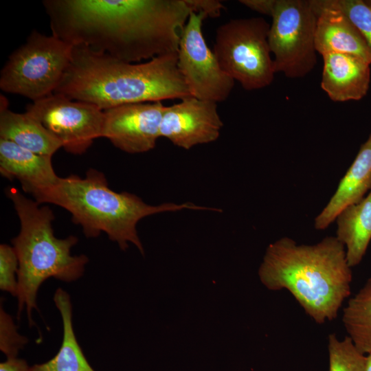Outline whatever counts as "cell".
<instances>
[{"instance_id": "obj_1", "label": "cell", "mask_w": 371, "mask_h": 371, "mask_svg": "<svg viewBox=\"0 0 371 371\" xmlns=\"http://www.w3.org/2000/svg\"><path fill=\"white\" fill-rule=\"evenodd\" d=\"M52 34L128 63L177 54L184 0H45Z\"/></svg>"}, {"instance_id": "obj_2", "label": "cell", "mask_w": 371, "mask_h": 371, "mask_svg": "<svg viewBox=\"0 0 371 371\" xmlns=\"http://www.w3.org/2000/svg\"><path fill=\"white\" fill-rule=\"evenodd\" d=\"M54 93L102 111L190 95L178 69L177 53L128 63L82 45H74L69 65Z\"/></svg>"}, {"instance_id": "obj_3", "label": "cell", "mask_w": 371, "mask_h": 371, "mask_svg": "<svg viewBox=\"0 0 371 371\" xmlns=\"http://www.w3.org/2000/svg\"><path fill=\"white\" fill-rule=\"evenodd\" d=\"M351 269L336 236L314 245L282 237L267 247L258 275L269 290H287L312 319L322 324L337 317L350 295Z\"/></svg>"}, {"instance_id": "obj_4", "label": "cell", "mask_w": 371, "mask_h": 371, "mask_svg": "<svg viewBox=\"0 0 371 371\" xmlns=\"http://www.w3.org/2000/svg\"><path fill=\"white\" fill-rule=\"evenodd\" d=\"M32 196L40 204H54L70 212L73 222L82 227L87 237H97L102 232L122 250L125 251L130 242L142 255L144 248L137 225L144 217L186 209L218 211V208L199 206L191 202L148 205L135 194L113 191L104 174L94 169H89L84 178L76 175L59 177L54 185Z\"/></svg>"}, {"instance_id": "obj_5", "label": "cell", "mask_w": 371, "mask_h": 371, "mask_svg": "<svg viewBox=\"0 0 371 371\" xmlns=\"http://www.w3.org/2000/svg\"><path fill=\"white\" fill-rule=\"evenodd\" d=\"M20 221L19 234L12 240L19 260L18 311L20 319L25 310L30 326L34 324L32 312L38 311L36 298L41 284L48 278L71 282L84 273L89 259L85 255L72 256L77 237L55 236L52 227L54 215L47 206L25 196L16 188L7 190Z\"/></svg>"}, {"instance_id": "obj_6", "label": "cell", "mask_w": 371, "mask_h": 371, "mask_svg": "<svg viewBox=\"0 0 371 371\" xmlns=\"http://www.w3.org/2000/svg\"><path fill=\"white\" fill-rule=\"evenodd\" d=\"M74 45L33 30L0 72L2 91L38 100L53 94L69 65Z\"/></svg>"}, {"instance_id": "obj_7", "label": "cell", "mask_w": 371, "mask_h": 371, "mask_svg": "<svg viewBox=\"0 0 371 371\" xmlns=\"http://www.w3.org/2000/svg\"><path fill=\"white\" fill-rule=\"evenodd\" d=\"M269 27L264 18L250 17L231 19L216 30L213 52L221 69L247 91L273 81Z\"/></svg>"}, {"instance_id": "obj_8", "label": "cell", "mask_w": 371, "mask_h": 371, "mask_svg": "<svg viewBox=\"0 0 371 371\" xmlns=\"http://www.w3.org/2000/svg\"><path fill=\"white\" fill-rule=\"evenodd\" d=\"M268 42L275 72L289 78L308 75L317 63V15L311 0H276Z\"/></svg>"}, {"instance_id": "obj_9", "label": "cell", "mask_w": 371, "mask_h": 371, "mask_svg": "<svg viewBox=\"0 0 371 371\" xmlns=\"http://www.w3.org/2000/svg\"><path fill=\"white\" fill-rule=\"evenodd\" d=\"M203 14L191 12L182 32L177 52V67L190 95L216 103L229 96L235 80L221 67L204 38Z\"/></svg>"}, {"instance_id": "obj_10", "label": "cell", "mask_w": 371, "mask_h": 371, "mask_svg": "<svg viewBox=\"0 0 371 371\" xmlns=\"http://www.w3.org/2000/svg\"><path fill=\"white\" fill-rule=\"evenodd\" d=\"M26 111L59 139L67 153H85L94 139L102 137L104 111L92 104L53 93L28 104Z\"/></svg>"}, {"instance_id": "obj_11", "label": "cell", "mask_w": 371, "mask_h": 371, "mask_svg": "<svg viewBox=\"0 0 371 371\" xmlns=\"http://www.w3.org/2000/svg\"><path fill=\"white\" fill-rule=\"evenodd\" d=\"M166 107L158 101L126 104L106 109L102 137L128 153L148 152L155 147L160 137Z\"/></svg>"}, {"instance_id": "obj_12", "label": "cell", "mask_w": 371, "mask_h": 371, "mask_svg": "<svg viewBox=\"0 0 371 371\" xmlns=\"http://www.w3.org/2000/svg\"><path fill=\"white\" fill-rule=\"evenodd\" d=\"M223 126L217 103L190 95L178 103L166 106L160 137L168 139L177 147L189 150L216 141Z\"/></svg>"}, {"instance_id": "obj_13", "label": "cell", "mask_w": 371, "mask_h": 371, "mask_svg": "<svg viewBox=\"0 0 371 371\" xmlns=\"http://www.w3.org/2000/svg\"><path fill=\"white\" fill-rule=\"evenodd\" d=\"M311 1L317 15L315 39L317 52L322 56L329 53L352 54L371 65V52L348 17L324 0Z\"/></svg>"}, {"instance_id": "obj_14", "label": "cell", "mask_w": 371, "mask_h": 371, "mask_svg": "<svg viewBox=\"0 0 371 371\" xmlns=\"http://www.w3.org/2000/svg\"><path fill=\"white\" fill-rule=\"evenodd\" d=\"M321 87L333 102L359 100L368 93L370 64L361 57L339 53L322 55Z\"/></svg>"}, {"instance_id": "obj_15", "label": "cell", "mask_w": 371, "mask_h": 371, "mask_svg": "<svg viewBox=\"0 0 371 371\" xmlns=\"http://www.w3.org/2000/svg\"><path fill=\"white\" fill-rule=\"evenodd\" d=\"M52 158L0 138L1 175L10 180H18L23 191L32 195L58 181L59 177L54 170Z\"/></svg>"}, {"instance_id": "obj_16", "label": "cell", "mask_w": 371, "mask_h": 371, "mask_svg": "<svg viewBox=\"0 0 371 371\" xmlns=\"http://www.w3.org/2000/svg\"><path fill=\"white\" fill-rule=\"evenodd\" d=\"M371 190V133L340 180L328 203L315 217V228L326 229L346 207L362 200Z\"/></svg>"}, {"instance_id": "obj_17", "label": "cell", "mask_w": 371, "mask_h": 371, "mask_svg": "<svg viewBox=\"0 0 371 371\" xmlns=\"http://www.w3.org/2000/svg\"><path fill=\"white\" fill-rule=\"evenodd\" d=\"M0 138L11 141L34 153L51 157L62 142L34 116L25 111L19 113L8 109V102L1 95Z\"/></svg>"}, {"instance_id": "obj_18", "label": "cell", "mask_w": 371, "mask_h": 371, "mask_svg": "<svg viewBox=\"0 0 371 371\" xmlns=\"http://www.w3.org/2000/svg\"><path fill=\"white\" fill-rule=\"evenodd\" d=\"M337 238L344 245L348 265H358L371 240V190L359 202L337 216Z\"/></svg>"}, {"instance_id": "obj_19", "label": "cell", "mask_w": 371, "mask_h": 371, "mask_svg": "<svg viewBox=\"0 0 371 371\" xmlns=\"http://www.w3.org/2000/svg\"><path fill=\"white\" fill-rule=\"evenodd\" d=\"M63 321V335L60 349L50 360L31 367L32 371H95L80 346L73 328L72 304L67 292L58 288L53 297Z\"/></svg>"}, {"instance_id": "obj_20", "label": "cell", "mask_w": 371, "mask_h": 371, "mask_svg": "<svg viewBox=\"0 0 371 371\" xmlns=\"http://www.w3.org/2000/svg\"><path fill=\"white\" fill-rule=\"evenodd\" d=\"M342 322L357 348L364 355L371 353V277L348 300Z\"/></svg>"}, {"instance_id": "obj_21", "label": "cell", "mask_w": 371, "mask_h": 371, "mask_svg": "<svg viewBox=\"0 0 371 371\" xmlns=\"http://www.w3.org/2000/svg\"><path fill=\"white\" fill-rule=\"evenodd\" d=\"M329 371H364L366 355L361 352L349 337L339 339L328 335Z\"/></svg>"}, {"instance_id": "obj_22", "label": "cell", "mask_w": 371, "mask_h": 371, "mask_svg": "<svg viewBox=\"0 0 371 371\" xmlns=\"http://www.w3.org/2000/svg\"><path fill=\"white\" fill-rule=\"evenodd\" d=\"M341 10L352 22L371 52V6L362 0H324Z\"/></svg>"}, {"instance_id": "obj_23", "label": "cell", "mask_w": 371, "mask_h": 371, "mask_svg": "<svg viewBox=\"0 0 371 371\" xmlns=\"http://www.w3.org/2000/svg\"><path fill=\"white\" fill-rule=\"evenodd\" d=\"M0 307V350L7 358L17 357L19 352L28 342V339L18 332L13 318Z\"/></svg>"}, {"instance_id": "obj_24", "label": "cell", "mask_w": 371, "mask_h": 371, "mask_svg": "<svg viewBox=\"0 0 371 371\" xmlns=\"http://www.w3.org/2000/svg\"><path fill=\"white\" fill-rule=\"evenodd\" d=\"M19 260L12 246L0 245V289L10 293L13 297L18 295Z\"/></svg>"}, {"instance_id": "obj_25", "label": "cell", "mask_w": 371, "mask_h": 371, "mask_svg": "<svg viewBox=\"0 0 371 371\" xmlns=\"http://www.w3.org/2000/svg\"><path fill=\"white\" fill-rule=\"evenodd\" d=\"M192 12L203 14L205 17H218L225 8L221 1L217 0H185Z\"/></svg>"}, {"instance_id": "obj_26", "label": "cell", "mask_w": 371, "mask_h": 371, "mask_svg": "<svg viewBox=\"0 0 371 371\" xmlns=\"http://www.w3.org/2000/svg\"><path fill=\"white\" fill-rule=\"evenodd\" d=\"M239 2L251 10L272 16L276 0H240Z\"/></svg>"}, {"instance_id": "obj_27", "label": "cell", "mask_w": 371, "mask_h": 371, "mask_svg": "<svg viewBox=\"0 0 371 371\" xmlns=\"http://www.w3.org/2000/svg\"><path fill=\"white\" fill-rule=\"evenodd\" d=\"M0 371H32L27 361L18 357L7 358L0 363Z\"/></svg>"}, {"instance_id": "obj_28", "label": "cell", "mask_w": 371, "mask_h": 371, "mask_svg": "<svg viewBox=\"0 0 371 371\" xmlns=\"http://www.w3.org/2000/svg\"><path fill=\"white\" fill-rule=\"evenodd\" d=\"M364 371H371V353L366 355V366Z\"/></svg>"}, {"instance_id": "obj_29", "label": "cell", "mask_w": 371, "mask_h": 371, "mask_svg": "<svg viewBox=\"0 0 371 371\" xmlns=\"http://www.w3.org/2000/svg\"><path fill=\"white\" fill-rule=\"evenodd\" d=\"M367 2V3L371 6V0H369V1H366Z\"/></svg>"}]
</instances>
